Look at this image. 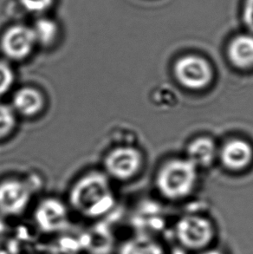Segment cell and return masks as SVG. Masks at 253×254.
Here are the masks:
<instances>
[{
  "mask_svg": "<svg viewBox=\"0 0 253 254\" xmlns=\"http://www.w3.org/2000/svg\"><path fill=\"white\" fill-rule=\"evenodd\" d=\"M110 177L104 172L91 171L72 186L68 200L72 208L89 219L101 218L116 205V196Z\"/></svg>",
  "mask_w": 253,
  "mask_h": 254,
  "instance_id": "6da1fadb",
  "label": "cell"
},
{
  "mask_svg": "<svg viewBox=\"0 0 253 254\" xmlns=\"http://www.w3.org/2000/svg\"><path fill=\"white\" fill-rule=\"evenodd\" d=\"M196 178V167L189 160H174L159 172L157 187L168 199H182L192 191Z\"/></svg>",
  "mask_w": 253,
  "mask_h": 254,
  "instance_id": "7a4b0ae2",
  "label": "cell"
},
{
  "mask_svg": "<svg viewBox=\"0 0 253 254\" xmlns=\"http://www.w3.org/2000/svg\"><path fill=\"white\" fill-rule=\"evenodd\" d=\"M175 234L182 247L200 252L212 244L215 237V228L205 217L190 214L182 217L176 222Z\"/></svg>",
  "mask_w": 253,
  "mask_h": 254,
  "instance_id": "3957f363",
  "label": "cell"
},
{
  "mask_svg": "<svg viewBox=\"0 0 253 254\" xmlns=\"http://www.w3.org/2000/svg\"><path fill=\"white\" fill-rule=\"evenodd\" d=\"M31 181L10 178L0 182V214L20 215L27 208L33 193Z\"/></svg>",
  "mask_w": 253,
  "mask_h": 254,
  "instance_id": "277c9868",
  "label": "cell"
},
{
  "mask_svg": "<svg viewBox=\"0 0 253 254\" xmlns=\"http://www.w3.org/2000/svg\"><path fill=\"white\" fill-rule=\"evenodd\" d=\"M142 164V156L137 148L120 146L111 149L104 159V173L110 178L126 182L138 174Z\"/></svg>",
  "mask_w": 253,
  "mask_h": 254,
  "instance_id": "5b68a950",
  "label": "cell"
},
{
  "mask_svg": "<svg viewBox=\"0 0 253 254\" xmlns=\"http://www.w3.org/2000/svg\"><path fill=\"white\" fill-rule=\"evenodd\" d=\"M37 45L31 27L22 24L13 25L3 33L0 41L3 55L14 62L27 59Z\"/></svg>",
  "mask_w": 253,
  "mask_h": 254,
  "instance_id": "8992f818",
  "label": "cell"
},
{
  "mask_svg": "<svg viewBox=\"0 0 253 254\" xmlns=\"http://www.w3.org/2000/svg\"><path fill=\"white\" fill-rule=\"evenodd\" d=\"M34 221L38 229L46 234L63 232L69 226L68 208L60 199L46 198L36 207Z\"/></svg>",
  "mask_w": 253,
  "mask_h": 254,
  "instance_id": "52a82bcc",
  "label": "cell"
},
{
  "mask_svg": "<svg viewBox=\"0 0 253 254\" xmlns=\"http://www.w3.org/2000/svg\"><path fill=\"white\" fill-rule=\"evenodd\" d=\"M175 73L179 82L190 89L205 88L212 77L211 66L198 56H186L179 59L175 66Z\"/></svg>",
  "mask_w": 253,
  "mask_h": 254,
  "instance_id": "ba28073f",
  "label": "cell"
},
{
  "mask_svg": "<svg viewBox=\"0 0 253 254\" xmlns=\"http://www.w3.org/2000/svg\"><path fill=\"white\" fill-rule=\"evenodd\" d=\"M11 108L16 115L32 118L41 113L45 107V98L40 90L23 87L14 93Z\"/></svg>",
  "mask_w": 253,
  "mask_h": 254,
  "instance_id": "9c48e42d",
  "label": "cell"
},
{
  "mask_svg": "<svg viewBox=\"0 0 253 254\" xmlns=\"http://www.w3.org/2000/svg\"><path fill=\"white\" fill-rule=\"evenodd\" d=\"M221 159L226 168L233 170L243 169L250 164L253 149L247 141L233 140L227 142L221 152Z\"/></svg>",
  "mask_w": 253,
  "mask_h": 254,
  "instance_id": "30bf717a",
  "label": "cell"
},
{
  "mask_svg": "<svg viewBox=\"0 0 253 254\" xmlns=\"http://www.w3.org/2000/svg\"><path fill=\"white\" fill-rule=\"evenodd\" d=\"M228 56L231 62L240 69L253 66V35L241 34L230 43Z\"/></svg>",
  "mask_w": 253,
  "mask_h": 254,
  "instance_id": "8fae6325",
  "label": "cell"
},
{
  "mask_svg": "<svg viewBox=\"0 0 253 254\" xmlns=\"http://www.w3.org/2000/svg\"><path fill=\"white\" fill-rule=\"evenodd\" d=\"M118 254H165L164 248L147 234H139L124 241Z\"/></svg>",
  "mask_w": 253,
  "mask_h": 254,
  "instance_id": "7c38bea8",
  "label": "cell"
},
{
  "mask_svg": "<svg viewBox=\"0 0 253 254\" xmlns=\"http://www.w3.org/2000/svg\"><path fill=\"white\" fill-rule=\"evenodd\" d=\"M215 144L209 138H198L188 148V160L196 168L198 166L210 165L215 158Z\"/></svg>",
  "mask_w": 253,
  "mask_h": 254,
  "instance_id": "4fadbf2b",
  "label": "cell"
},
{
  "mask_svg": "<svg viewBox=\"0 0 253 254\" xmlns=\"http://www.w3.org/2000/svg\"><path fill=\"white\" fill-rule=\"evenodd\" d=\"M37 45L49 48L55 44L59 37V26L55 21L41 17L31 27Z\"/></svg>",
  "mask_w": 253,
  "mask_h": 254,
  "instance_id": "5bb4252c",
  "label": "cell"
},
{
  "mask_svg": "<svg viewBox=\"0 0 253 254\" xmlns=\"http://www.w3.org/2000/svg\"><path fill=\"white\" fill-rule=\"evenodd\" d=\"M17 115L11 107L0 103V141L12 134L17 126Z\"/></svg>",
  "mask_w": 253,
  "mask_h": 254,
  "instance_id": "9a60e30c",
  "label": "cell"
},
{
  "mask_svg": "<svg viewBox=\"0 0 253 254\" xmlns=\"http://www.w3.org/2000/svg\"><path fill=\"white\" fill-rule=\"evenodd\" d=\"M15 82V73L12 67L3 60H0V97L9 92Z\"/></svg>",
  "mask_w": 253,
  "mask_h": 254,
  "instance_id": "2e32d148",
  "label": "cell"
},
{
  "mask_svg": "<svg viewBox=\"0 0 253 254\" xmlns=\"http://www.w3.org/2000/svg\"><path fill=\"white\" fill-rule=\"evenodd\" d=\"M22 5L31 13L41 14L52 6L53 0H20Z\"/></svg>",
  "mask_w": 253,
  "mask_h": 254,
  "instance_id": "e0dca14e",
  "label": "cell"
},
{
  "mask_svg": "<svg viewBox=\"0 0 253 254\" xmlns=\"http://www.w3.org/2000/svg\"><path fill=\"white\" fill-rule=\"evenodd\" d=\"M242 18L245 25L253 32V0H245Z\"/></svg>",
  "mask_w": 253,
  "mask_h": 254,
  "instance_id": "ac0fdd59",
  "label": "cell"
},
{
  "mask_svg": "<svg viewBox=\"0 0 253 254\" xmlns=\"http://www.w3.org/2000/svg\"><path fill=\"white\" fill-rule=\"evenodd\" d=\"M0 254H20V246L15 240L0 244Z\"/></svg>",
  "mask_w": 253,
  "mask_h": 254,
  "instance_id": "d6986e66",
  "label": "cell"
},
{
  "mask_svg": "<svg viewBox=\"0 0 253 254\" xmlns=\"http://www.w3.org/2000/svg\"><path fill=\"white\" fill-rule=\"evenodd\" d=\"M198 254H224L222 252L218 249H213V248H207L203 251H200Z\"/></svg>",
  "mask_w": 253,
  "mask_h": 254,
  "instance_id": "ffe728a7",
  "label": "cell"
},
{
  "mask_svg": "<svg viewBox=\"0 0 253 254\" xmlns=\"http://www.w3.org/2000/svg\"><path fill=\"white\" fill-rule=\"evenodd\" d=\"M6 230V224L3 221V219L0 217V237L3 236V234H5Z\"/></svg>",
  "mask_w": 253,
  "mask_h": 254,
  "instance_id": "44dd1931",
  "label": "cell"
}]
</instances>
